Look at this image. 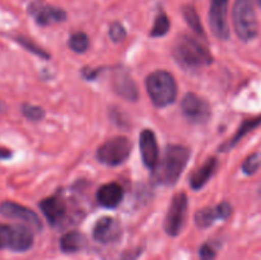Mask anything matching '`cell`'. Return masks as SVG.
<instances>
[{
	"label": "cell",
	"instance_id": "30bf717a",
	"mask_svg": "<svg viewBox=\"0 0 261 260\" xmlns=\"http://www.w3.org/2000/svg\"><path fill=\"white\" fill-rule=\"evenodd\" d=\"M0 214L10 219H19L36 231L42 229V223H41V219L38 218L37 214L32 209L14 203V201H3L0 204Z\"/></svg>",
	"mask_w": 261,
	"mask_h": 260
},
{
	"label": "cell",
	"instance_id": "ffe728a7",
	"mask_svg": "<svg viewBox=\"0 0 261 260\" xmlns=\"http://www.w3.org/2000/svg\"><path fill=\"white\" fill-rule=\"evenodd\" d=\"M260 124H261V117H256V119H252V120H246L245 122H242V125L239 127V130H237L236 135H234V137L232 138V139L229 140L227 144L222 145V149L228 150L229 148H232L233 145H236L242 137H245L247 133H250L251 130H254L255 127L259 126Z\"/></svg>",
	"mask_w": 261,
	"mask_h": 260
},
{
	"label": "cell",
	"instance_id": "d4e9b609",
	"mask_svg": "<svg viewBox=\"0 0 261 260\" xmlns=\"http://www.w3.org/2000/svg\"><path fill=\"white\" fill-rule=\"evenodd\" d=\"M22 114L24 115V117H27L31 121H40L43 116H45V112L41 107L33 106V105L24 103L22 106Z\"/></svg>",
	"mask_w": 261,
	"mask_h": 260
},
{
	"label": "cell",
	"instance_id": "5b68a950",
	"mask_svg": "<svg viewBox=\"0 0 261 260\" xmlns=\"http://www.w3.org/2000/svg\"><path fill=\"white\" fill-rule=\"evenodd\" d=\"M132 152V143L126 137H115L105 142L97 150V160L107 166L124 163Z\"/></svg>",
	"mask_w": 261,
	"mask_h": 260
},
{
	"label": "cell",
	"instance_id": "8fae6325",
	"mask_svg": "<svg viewBox=\"0 0 261 260\" xmlns=\"http://www.w3.org/2000/svg\"><path fill=\"white\" fill-rule=\"evenodd\" d=\"M140 154H142L143 162L150 170H154L160 162V149H158L157 138L154 133L149 129H145L140 133L139 138Z\"/></svg>",
	"mask_w": 261,
	"mask_h": 260
},
{
	"label": "cell",
	"instance_id": "4316f807",
	"mask_svg": "<svg viewBox=\"0 0 261 260\" xmlns=\"http://www.w3.org/2000/svg\"><path fill=\"white\" fill-rule=\"evenodd\" d=\"M110 37L114 42H121L126 37V31H125L124 25L119 22H115L110 25Z\"/></svg>",
	"mask_w": 261,
	"mask_h": 260
},
{
	"label": "cell",
	"instance_id": "4fadbf2b",
	"mask_svg": "<svg viewBox=\"0 0 261 260\" xmlns=\"http://www.w3.org/2000/svg\"><path fill=\"white\" fill-rule=\"evenodd\" d=\"M112 87L119 96L127 101H137L139 97L137 83L125 69H117L112 76Z\"/></svg>",
	"mask_w": 261,
	"mask_h": 260
},
{
	"label": "cell",
	"instance_id": "9a60e30c",
	"mask_svg": "<svg viewBox=\"0 0 261 260\" xmlns=\"http://www.w3.org/2000/svg\"><path fill=\"white\" fill-rule=\"evenodd\" d=\"M33 245L32 229L27 224H14L12 226V240H10L9 249L13 251L23 252L27 251Z\"/></svg>",
	"mask_w": 261,
	"mask_h": 260
},
{
	"label": "cell",
	"instance_id": "e0dca14e",
	"mask_svg": "<svg viewBox=\"0 0 261 260\" xmlns=\"http://www.w3.org/2000/svg\"><path fill=\"white\" fill-rule=\"evenodd\" d=\"M124 196V190L116 183L105 184L97 191V200L105 208H115L119 205Z\"/></svg>",
	"mask_w": 261,
	"mask_h": 260
},
{
	"label": "cell",
	"instance_id": "7a4b0ae2",
	"mask_svg": "<svg viewBox=\"0 0 261 260\" xmlns=\"http://www.w3.org/2000/svg\"><path fill=\"white\" fill-rule=\"evenodd\" d=\"M190 158L189 148L182 145H168L165 150L162 162L154 168L155 180L165 185H173L178 180Z\"/></svg>",
	"mask_w": 261,
	"mask_h": 260
},
{
	"label": "cell",
	"instance_id": "f546056e",
	"mask_svg": "<svg viewBox=\"0 0 261 260\" xmlns=\"http://www.w3.org/2000/svg\"><path fill=\"white\" fill-rule=\"evenodd\" d=\"M12 157V152L9 149H5V148H0V160H8V158Z\"/></svg>",
	"mask_w": 261,
	"mask_h": 260
},
{
	"label": "cell",
	"instance_id": "3957f363",
	"mask_svg": "<svg viewBox=\"0 0 261 260\" xmlns=\"http://www.w3.org/2000/svg\"><path fill=\"white\" fill-rule=\"evenodd\" d=\"M150 101L157 107H166L173 103L177 97V84L171 73L157 70L149 74L145 81Z\"/></svg>",
	"mask_w": 261,
	"mask_h": 260
},
{
	"label": "cell",
	"instance_id": "7c38bea8",
	"mask_svg": "<svg viewBox=\"0 0 261 260\" xmlns=\"http://www.w3.org/2000/svg\"><path fill=\"white\" fill-rule=\"evenodd\" d=\"M121 237V226L112 217H102L93 227V239L101 244H112Z\"/></svg>",
	"mask_w": 261,
	"mask_h": 260
},
{
	"label": "cell",
	"instance_id": "5bb4252c",
	"mask_svg": "<svg viewBox=\"0 0 261 260\" xmlns=\"http://www.w3.org/2000/svg\"><path fill=\"white\" fill-rule=\"evenodd\" d=\"M232 213L231 204L223 201L219 205L209 206V208L200 209L198 213L195 214V223L200 228H206V227L212 226L217 219H227Z\"/></svg>",
	"mask_w": 261,
	"mask_h": 260
},
{
	"label": "cell",
	"instance_id": "cb8c5ba5",
	"mask_svg": "<svg viewBox=\"0 0 261 260\" xmlns=\"http://www.w3.org/2000/svg\"><path fill=\"white\" fill-rule=\"evenodd\" d=\"M261 167V152L252 153L251 155L245 160V162L242 163V171L247 175H252V173L256 172L257 170Z\"/></svg>",
	"mask_w": 261,
	"mask_h": 260
},
{
	"label": "cell",
	"instance_id": "ac0fdd59",
	"mask_svg": "<svg viewBox=\"0 0 261 260\" xmlns=\"http://www.w3.org/2000/svg\"><path fill=\"white\" fill-rule=\"evenodd\" d=\"M216 168L217 160L216 158H209V160L190 177L191 188H193L194 190H199V189L203 188V186L208 183L209 178L213 176Z\"/></svg>",
	"mask_w": 261,
	"mask_h": 260
},
{
	"label": "cell",
	"instance_id": "f1b7e54d",
	"mask_svg": "<svg viewBox=\"0 0 261 260\" xmlns=\"http://www.w3.org/2000/svg\"><path fill=\"white\" fill-rule=\"evenodd\" d=\"M199 255H200V260H214V257H216V250L209 244H204L200 247V250H199Z\"/></svg>",
	"mask_w": 261,
	"mask_h": 260
},
{
	"label": "cell",
	"instance_id": "277c9868",
	"mask_svg": "<svg viewBox=\"0 0 261 260\" xmlns=\"http://www.w3.org/2000/svg\"><path fill=\"white\" fill-rule=\"evenodd\" d=\"M232 22L240 40L251 41L256 37L259 24L252 0H236L232 12Z\"/></svg>",
	"mask_w": 261,
	"mask_h": 260
},
{
	"label": "cell",
	"instance_id": "52a82bcc",
	"mask_svg": "<svg viewBox=\"0 0 261 260\" xmlns=\"http://www.w3.org/2000/svg\"><path fill=\"white\" fill-rule=\"evenodd\" d=\"M182 114L193 124H204L211 119L212 110L208 102L195 93H188L181 102Z\"/></svg>",
	"mask_w": 261,
	"mask_h": 260
},
{
	"label": "cell",
	"instance_id": "8992f818",
	"mask_svg": "<svg viewBox=\"0 0 261 260\" xmlns=\"http://www.w3.org/2000/svg\"><path fill=\"white\" fill-rule=\"evenodd\" d=\"M188 216V196L178 193L171 200L167 216L165 219V231L170 236H177L182 231Z\"/></svg>",
	"mask_w": 261,
	"mask_h": 260
},
{
	"label": "cell",
	"instance_id": "7402d4cb",
	"mask_svg": "<svg viewBox=\"0 0 261 260\" xmlns=\"http://www.w3.org/2000/svg\"><path fill=\"white\" fill-rule=\"evenodd\" d=\"M69 47L75 53H84L89 47V38L86 33L76 32L69 38Z\"/></svg>",
	"mask_w": 261,
	"mask_h": 260
},
{
	"label": "cell",
	"instance_id": "2e32d148",
	"mask_svg": "<svg viewBox=\"0 0 261 260\" xmlns=\"http://www.w3.org/2000/svg\"><path fill=\"white\" fill-rule=\"evenodd\" d=\"M40 208L47 222L53 226L58 224L66 213V205L58 196H50L40 203Z\"/></svg>",
	"mask_w": 261,
	"mask_h": 260
},
{
	"label": "cell",
	"instance_id": "9c48e42d",
	"mask_svg": "<svg viewBox=\"0 0 261 260\" xmlns=\"http://www.w3.org/2000/svg\"><path fill=\"white\" fill-rule=\"evenodd\" d=\"M28 13L32 15L36 23L42 27L54 24V23L64 22L66 19V13L63 9L46 4L45 2H41V0L31 3L28 7Z\"/></svg>",
	"mask_w": 261,
	"mask_h": 260
},
{
	"label": "cell",
	"instance_id": "ba28073f",
	"mask_svg": "<svg viewBox=\"0 0 261 260\" xmlns=\"http://www.w3.org/2000/svg\"><path fill=\"white\" fill-rule=\"evenodd\" d=\"M229 0H212L209 9V24L212 32L219 40H227L229 37L228 22H227V12H228Z\"/></svg>",
	"mask_w": 261,
	"mask_h": 260
},
{
	"label": "cell",
	"instance_id": "83f0119b",
	"mask_svg": "<svg viewBox=\"0 0 261 260\" xmlns=\"http://www.w3.org/2000/svg\"><path fill=\"white\" fill-rule=\"evenodd\" d=\"M10 240H12V226L0 223V250L9 249Z\"/></svg>",
	"mask_w": 261,
	"mask_h": 260
},
{
	"label": "cell",
	"instance_id": "d6986e66",
	"mask_svg": "<svg viewBox=\"0 0 261 260\" xmlns=\"http://www.w3.org/2000/svg\"><path fill=\"white\" fill-rule=\"evenodd\" d=\"M86 246V237L76 231L68 232L60 240V249L66 254L81 251Z\"/></svg>",
	"mask_w": 261,
	"mask_h": 260
},
{
	"label": "cell",
	"instance_id": "603a6c76",
	"mask_svg": "<svg viewBox=\"0 0 261 260\" xmlns=\"http://www.w3.org/2000/svg\"><path fill=\"white\" fill-rule=\"evenodd\" d=\"M168 31H170V19L165 13H160L155 18L154 24L150 31V36L152 37H161V36H165Z\"/></svg>",
	"mask_w": 261,
	"mask_h": 260
},
{
	"label": "cell",
	"instance_id": "44dd1931",
	"mask_svg": "<svg viewBox=\"0 0 261 260\" xmlns=\"http://www.w3.org/2000/svg\"><path fill=\"white\" fill-rule=\"evenodd\" d=\"M182 14L185 17V20L188 22V24L190 25V28H193L194 32L196 35L201 36V37H205V33H204V28L200 23V18H199L198 13L190 5H186L182 8Z\"/></svg>",
	"mask_w": 261,
	"mask_h": 260
},
{
	"label": "cell",
	"instance_id": "484cf974",
	"mask_svg": "<svg viewBox=\"0 0 261 260\" xmlns=\"http://www.w3.org/2000/svg\"><path fill=\"white\" fill-rule=\"evenodd\" d=\"M15 40H17V42L20 43V45H22L23 47L25 48V50L31 51V53L35 54V55L40 56V58H43V59H48V58H50V55H48V54L46 53L45 50H42V48H41V47H38L37 45H35V43H33L31 40H28V38L17 37V38H15Z\"/></svg>",
	"mask_w": 261,
	"mask_h": 260
},
{
	"label": "cell",
	"instance_id": "6da1fadb",
	"mask_svg": "<svg viewBox=\"0 0 261 260\" xmlns=\"http://www.w3.org/2000/svg\"><path fill=\"white\" fill-rule=\"evenodd\" d=\"M173 56L181 66L190 70H198L213 63L208 48L189 35L178 36L173 46Z\"/></svg>",
	"mask_w": 261,
	"mask_h": 260
},
{
	"label": "cell",
	"instance_id": "4dcf8cb0",
	"mask_svg": "<svg viewBox=\"0 0 261 260\" xmlns=\"http://www.w3.org/2000/svg\"><path fill=\"white\" fill-rule=\"evenodd\" d=\"M257 3H259V5H260V8H261V0H257Z\"/></svg>",
	"mask_w": 261,
	"mask_h": 260
}]
</instances>
